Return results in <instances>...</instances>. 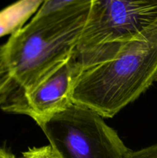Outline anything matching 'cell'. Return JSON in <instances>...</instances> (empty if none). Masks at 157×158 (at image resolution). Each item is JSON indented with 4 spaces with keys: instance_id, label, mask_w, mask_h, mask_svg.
I'll return each mask as SVG.
<instances>
[{
    "instance_id": "6da1fadb",
    "label": "cell",
    "mask_w": 157,
    "mask_h": 158,
    "mask_svg": "<svg viewBox=\"0 0 157 158\" xmlns=\"http://www.w3.org/2000/svg\"><path fill=\"white\" fill-rule=\"evenodd\" d=\"M92 0L35 15L0 45V109L15 110L26 95L73 55Z\"/></svg>"
},
{
    "instance_id": "7a4b0ae2",
    "label": "cell",
    "mask_w": 157,
    "mask_h": 158,
    "mask_svg": "<svg viewBox=\"0 0 157 158\" xmlns=\"http://www.w3.org/2000/svg\"><path fill=\"white\" fill-rule=\"evenodd\" d=\"M157 81V26L123 48L112 60L83 69L72 101L111 118Z\"/></svg>"
},
{
    "instance_id": "3957f363",
    "label": "cell",
    "mask_w": 157,
    "mask_h": 158,
    "mask_svg": "<svg viewBox=\"0 0 157 158\" xmlns=\"http://www.w3.org/2000/svg\"><path fill=\"white\" fill-rule=\"evenodd\" d=\"M157 26V0H92L72 57L81 69L112 60Z\"/></svg>"
},
{
    "instance_id": "277c9868",
    "label": "cell",
    "mask_w": 157,
    "mask_h": 158,
    "mask_svg": "<svg viewBox=\"0 0 157 158\" xmlns=\"http://www.w3.org/2000/svg\"><path fill=\"white\" fill-rule=\"evenodd\" d=\"M35 123L62 158H125L130 149L103 117L72 103Z\"/></svg>"
},
{
    "instance_id": "5b68a950",
    "label": "cell",
    "mask_w": 157,
    "mask_h": 158,
    "mask_svg": "<svg viewBox=\"0 0 157 158\" xmlns=\"http://www.w3.org/2000/svg\"><path fill=\"white\" fill-rule=\"evenodd\" d=\"M81 69L71 57L40 82L25 97L15 114H25L35 122L73 103L72 89Z\"/></svg>"
},
{
    "instance_id": "8992f818",
    "label": "cell",
    "mask_w": 157,
    "mask_h": 158,
    "mask_svg": "<svg viewBox=\"0 0 157 158\" xmlns=\"http://www.w3.org/2000/svg\"><path fill=\"white\" fill-rule=\"evenodd\" d=\"M45 0H18L0 11V37L13 34L37 12Z\"/></svg>"
},
{
    "instance_id": "52a82bcc",
    "label": "cell",
    "mask_w": 157,
    "mask_h": 158,
    "mask_svg": "<svg viewBox=\"0 0 157 158\" xmlns=\"http://www.w3.org/2000/svg\"><path fill=\"white\" fill-rule=\"evenodd\" d=\"M19 158H62L50 146L29 148Z\"/></svg>"
},
{
    "instance_id": "ba28073f",
    "label": "cell",
    "mask_w": 157,
    "mask_h": 158,
    "mask_svg": "<svg viewBox=\"0 0 157 158\" xmlns=\"http://www.w3.org/2000/svg\"><path fill=\"white\" fill-rule=\"evenodd\" d=\"M125 158H157V144L146 147L138 151H130Z\"/></svg>"
},
{
    "instance_id": "9c48e42d",
    "label": "cell",
    "mask_w": 157,
    "mask_h": 158,
    "mask_svg": "<svg viewBox=\"0 0 157 158\" xmlns=\"http://www.w3.org/2000/svg\"><path fill=\"white\" fill-rule=\"evenodd\" d=\"M0 158H17L12 153L9 152L4 148H0Z\"/></svg>"
}]
</instances>
